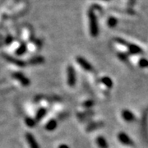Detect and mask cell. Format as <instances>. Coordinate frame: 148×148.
Listing matches in <instances>:
<instances>
[{"mask_svg":"<svg viewBox=\"0 0 148 148\" xmlns=\"http://www.w3.org/2000/svg\"><path fill=\"white\" fill-rule=\"evenodd\" d=\"M88 18H89V30H90V36L92 37H96L99 35V27H98L97 17L95 16L92 8L88 11Z\"/></svg>","mask_w":148,"mask_h":148,"instance_id":"1","label":"cell"},{"mask_svg":"<svg viewBox=\"0 0 148 148\" xmlns=\"http://www.w3.org/2000/svg\"><path fill=\"white\" fill-rule=\"evenodd\" d=\"M77 82V77H76V72L75 69L72 65H69L67 68V82L70 87H73L76 85Z\"/></svg>","mask_w":148,"mask_h":148,"instance_id":"2","label":"cell"},{"mask_svg":"<svg viewBox=\"0 0 148 148\" xmlns=\"http://www.w3.org/2000/svg\"><path fill=\"white\" fill-rule=\"evenodd\" d=\"M12 77L16 80L17 82H19L23 86H28L29 85L31 84V82L29 78L26 77L23 73H21L20 72H16V73H13L12 74Z\"/></svg>","mask_w":148,"mask_h":148,"instance_id":"3","label":"cell"},{"mask_svg":"<svg viewBox=\"0 0 148 148\" xmlns=\"http://www.w3.org/2000/svg\"><path fill=\"white\" fill-rule=\"evenodd\" d=\"M25 138H26L27 143L29 144L30 148H40V145L37 143L36 139L35 138L34 135L32 134L31 132H27L25 134Z\"/></svg>","mask_w":148,"mask_h":148,"instance_id":"4","label":"cell"},{"mask_svg":"<svg viewBox=\"0 0 148 148\" xmlns=\"http://www.w3.org/2000/svg\"><path fill=\"white\" fill-rule=\"evenodd\" d=\"M76 60H77V63L79 64L80 66L84 70H86V71H91V70H93L92 65L86 59H85L84 58L78 56V57H77Z\"/></svg>","mask_w":148,"mask_h":148,"instance_id":"5","label":"cell"},{"mask_svg":"<svg viewBox=\"0 0 148 148\" xmlns=\"http://www.w3.org/2000/svg\"><path fill=\"white\" fill-rule=\"evenodd\" d=\"M118 139L119 140L120 143L124 145H127V146H132V144H133V142L131 140V138L124 132H119L118 134Z\"/></svg>","mask_w":148,"mask_h":148,"instance_id":"6","label":"cell"},{"mask_svg":"<svg viewBox=\"0 0 148 148\" xmlns=\"http://www.w3.org/2000/svg\"><path fill=\"white\" fill-rule=\"evenodd\" d=\"M3 57L5 58V59L7 61H8L11 64H13L16 65L17 67H21V68H23L26 66V63L22 60H20V59H17L16 58H13L10 55H3Z\"/></svg>","mask_w":148,"mask_h":148,"instance_id":"7","label":"cell"},{"mask_svg":"<svg viewBox=\"0 0 148 148\" xmlns=\"http://www.w3.org/2000/svg\"><path fill=\"white\" fill-rule=\"evenodd\" d=\"M122 117L123 119L127 122H132L135 120V116L131 111L127 110H123L122 111Z\"/></svg>","mask_w":148,"mask_h":148,"instance_id":"8","label":"cell"},{"mask_svg":"<svg viewBox=\"0 0 148 148\" xmlns=\"http://www.w3.org/2000/svg\"><path fill=\"white\" fill-rule=\"evenodd\" d=\"M127 49H128V52L132 54H138V53H143V49L141 48L136 45H133V44H127Z\"/></svg>","mask_w":148,"mask_h":148,"instance_id":"9","label":"cell"},{"mask_svg":"<svg viewBox=\"0 0 148 148\" xmlns=\"http://www.w3.org/2000/svg\"><path fill=\"white\" fill-rule=\"evenodd\" d=\"M57 127H58V122L56 121L55 119H50V120L46 123V125H45V129H46L47 131L51 132V131L55 130V129L57 128Z\"/></svg>","mask_w":148,"mask_h":148,"instance_id":"10","label":"cell"},{"mask_svg":"<svg viewBox=\"0 0 148 148\" xmlns=\"http://www.w3.org/2000/svg\"><path fill=\"white\" fill-rule=\"evenodd\" d=\"M96 144L98 145V147L100 148H108V143L106 141V139L102 136H99L96 138Z\"/></svg>","mask_w":148,"mask_h":148,"instance_id":"11","label":"cell"},{"mask_svg":"<svg viewBox=\"0 0 148 148\" xmlns=\"http://www.w3.org/2000/svg\"><path fill=\"white\" fill-rule=\"evenodd\" d=\"M46 113H47V110H46L45 108H40V109H39L38 111H37L36 114L35 119L36 120V122L40 121L46 115Z\"/></svg>","mask_w":148,"mask_h":148,"instance_id":"12","label":"cell"},{"mask_svg":"<svg viewBox=\"0 0 148 148\" xmlns=\"http://www.w3.org/2000/svg\"><path fill=\"white\" fill-rule=\"evenodd\" d=\"M104 123L102 122H95V123H90V125H88V127H86V131L87 132H90L92 130H95L97 128H100V127H103Z\"/></svg>","mask_w":148,"mask_h":148,"instance_id":"13","label":"cell"},{"mask_svg":"<svg viewBox=\"0 0 148 148\" xmlns=\"http://www.w3.org/2000/svg\"><path fill=\"white\" fill-rule=\"evenodd\" d=\"M27 46L26 44L22 43L21 45L18 47V49L16 50V54L18 55V56H21V55H23L24 53L27 52Z\"/></svg>","mask_w":148,"mask_h":148,"instance_id":"14","label":"cell"},{"mask_svg":"<svg viewBox=\"0 0 148 148\" xmlns=\"http://www.w3.org/2000/svg\"><path fill=\"white\" fill-rule=\"evenodd\" d=\"M36 120L35 119H32L31 117H26L25 118V123L29 127H35L36 125Z\"/></svg>","mask_w":148,"mask_h":148,"instance_id":"15","label":"cell"},{"mask_svg":"<svg viewBox=\"0 0 148 148\" xmlns=\"http://www.w3.org/2000/svg\"><path fill=\"white\" fill-rule=\"evenodd\" d=\"M101 82L106 86H107L108 88H112L113 87V81L108 77H103L101 79Z\"/></svg>","mask_w":148,"mask_h":148,"instance_id":"16","label":"cell"},{"mask_svg":"<svg viewBox=\"0 0 148 148\" xmlns=\"http://www.w3.org/2000/svg\"><path fill=\"white\" fill-rule=\"evenodd\" d=\"M44 62H45V58L41 56H36L34 58H31L29 61V63L31 64H42Z\"/></svg>","mask_w":148,"mask_h":148,"instance_id":"17","label":"cell"},{"mask_svg":"<svg viewBox=\"0 0 148 148\" xmlns=\"http://www.w3.org/2000/svg\"><path fill=\"white\" fill-rule=\"evenodd\" d=\"M107 24H108V26L110 27H111V28H112V27H114L117 24H118V20H117L115 17H114V16H110V17H109V19H108Z\"/></svg>","mask_w":148,"mask_h":148,"instance_id":"18","label":"cell"},{"mask_svg":"<svg viewBox=\"0 0 148 148\" xmlns=\"http://www.w3.org/2000/svg\"><path fill=\"white\" fill-rule=\"evenodd\" d=\"M139 66L143 69H147L148 68V60L147 58H141L139 60Z\"/></svg>","mask_w":148,"mask_h":148,"instance_id":"19","label":"cell"},{"mask_svg":"<svg viewBox=\"0 0 148 148\" xmlns=\"http://www.w3.org/2000/svg\"><path fill=\"white\" fill-rule=\"evenodd\" d=\"M94 105H95V102L92 101V100H88V101H84L83 104H82V106L85 108H90V107H92Z\"/></svg>","mask_w":148,"mask_h":148,"instance_id":"20","label":"cell"},{"mask_svg":"<svg viewBox=\"0 0 148 148\" xmlns=\"http://www.w3.org/2000/svg\"><path fill=\"white\" fill-rule=\"evenodd\" d=\"M118 57L120 58L122 61H125V60H127V55L125 53H119L118 54Z\"/></svg>","mask_w":148,"mask_h":148,"instance_id":"21","label":"cell"},{"mask_svg":"<svg viewBox=\"0 0 148 148\" xmlns=\"http://www.w3.org/2000/svg\"><path fill=\"white\" fill-rule=\"evenodd\" d=\"M12 41V37H7V39H6V43H7V44H10Z\"/></svg>","mask_w":148,"mask_h":148,"instance_id":"22","label":"cell"},{"mask_svg":"<svg viewBox=\"0 0 148 148\" xmlns=\"http://www.w3.org/2000/svg\"><path fill=\"white\" fill-rule=\"evenodd\" d=\"M58 148H70L68 146V145H66V144H61V145H59L58 146Z\"/></svg>","mask_w":148,"mask_h":148,"instance_id":"23","label":"cell"},{"mask_svg":"<svg viewBox=\"0 0 148 148\" xmlns=\"http://www.w3.org/2000/svg\"><path fill=\"white\" fill-rule=\"evenodd\" d=\"M130 1H133V0H130Z\"/></svg>","mask_w":148,"mask_h":148,"instance_id":"24","label":"cell"}]
</instances>
